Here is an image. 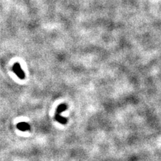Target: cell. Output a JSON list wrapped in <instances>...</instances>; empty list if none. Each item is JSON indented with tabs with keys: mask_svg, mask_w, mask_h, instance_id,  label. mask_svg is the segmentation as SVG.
<instances>
[{
	"mask_svg": "<svg viewBox=\"0 0 161 161\" xmlns=\"http://www.w3.org/2000/svg\"><path fill=\"white\" fill-rule=\"evenodd\" d=\"M12 69L13 71L14 72V73L17 75L18 78L22 79V80L25 79V73L22 70L20 63H18V62H16V63H14V65H13Z\"/></svg>",
	"mask_w": 161,
	"mask_h": 161,
	"instance_id": "cell-1",
	"label": "cell"
},
{
	"mask_svg": "<svg viewBox=\"0 0 161 161\" xmlns=\"http://www.w3.org/2000/svg\"><path fill=\"white\" fill-rule=\"evenodd\" d=\"M17 128L20 130H22V131H26V130H30V126L28 123L20 122L19 123H18Z\"/></svg>",
	"mask_w": 161,
	"mask_h": 161,
	"instance_id": "cell-2",
	"label": "cell"
},
{
	"mask_svg": "<svg viewBox=\"0 0 161 161\" xmlns=\"http://www.w3.org/2000/svg\"><path fill=\"white\" fill-rule=\"evenodd\" d=\"M55 118L56 120L58 121V122H60V123H62V124H65V123H67V119L66 118L63 117V116H60V114H59V113H56L55 116Z\"/></svg>",
	"mask_w": 161,
	"mask_h": 161,
	"instance_id": "cell-3",
	"label": "cell"
},
{
	"mask_svg": "<svg viewBox=\"0 0 161 161\" xmlns=\"http://www.w3.org/2000/svg\"><path fill=\"white\" fill-rule=\"evenodd\" d=\"M67 109V106L66 104H60L59 106H58L57 111H56V113L60 114V113H62V111H65Z\"/></svg>",
	"mask_w": 161,
	"mask_h": 161,
	"instance_id": "cell-4",
	"label": "cell"
}]
</instances>
